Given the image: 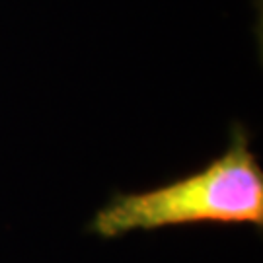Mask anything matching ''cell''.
<instances>
[{"instance_id":"obj_1","label":"cell","mask_w":263,"mask_h":263,"mask_svg":"<svg viewBox=\"0 0 263 263\" xmlns=\"http://www.w3.org/2000/svg\"><path fill=\"white\" fill-rule=\"evenodd\" d=\"M263 226V170L242 123L230 141L197 172L146 191L115 193L88 222V232L113 240L131 232H152L185 224Z\"/></svg>"}]
</instances>
